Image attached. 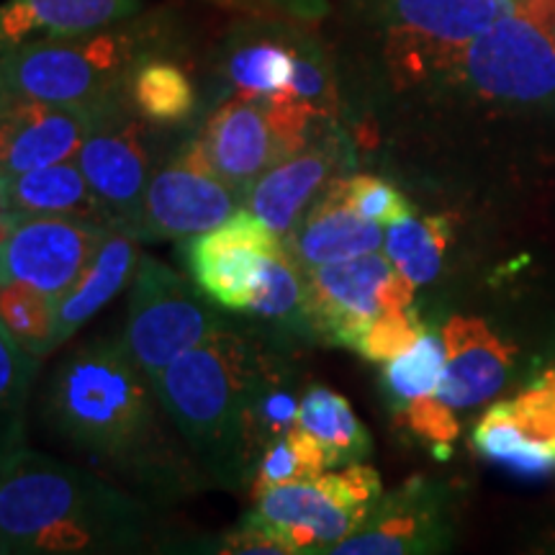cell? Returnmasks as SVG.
<instances>
[{"instance_id":"836d02e7","label":"cell","mask_w":555,"mask_h":555,"mask_svg":"<svg viewBox=\"0 0 555 555\" xmlns=\"http://www.w3.org/2000/svg\"><path fill=\"white\" fill-rule=\"evenodd\" d=\"M291 99L304 103L319 119H332L339 108L335 78L322 47L314 39L294 31V78H291Z\"/></svg>"},{"instance_id":"f1b7e54d","label":"cell","mask_w":555,"mask_h":555,"mask_svg":"<svg viewBox=\"0 0 555 555\" xmlns=\"http://www.w3.org/2000/svg\"><path fill=\"white\" fill-rule=\"evenodd\" d=\"M453 237L448 217H409L386 229L384 253L412 286L433 283L442 268V258Z\"/></svg>"},{"instance_id":"5bb4252c","label":"cell","mask_w":555,"mask_h":555,"mask_svg":"<svg viewBox=\"0 0 555 555\" xmlns=\"http://www.w3.org/2000/svg\"><path fill=\"white\" fill-rule=\"evenodd\" d=\"M453 543V519L446 489L416 476L380 496L363 527L335 545L337 555H422Z\"/></svg>"},{"instance_id":"7a4b0ae2","label":"cell","mask_w":555,"mask_h":555,"mask_svg":"<svg viewBox=\"0 0 555 555\" xmlns=\"http://www.w3.org/2000/svg\"><path fill=\"white\" fill-rule=\"evenodd\" d=\"M150 509L124 486L26 446L0 468V555L131 553Z\"/></svg>"},{"instance_id":"2e32d148","label":"cell","mask_w":555,"mask_h":555,"mask_svg":"<svg viewBox=\"0 0 555 555\" xmlns=\"http://www.w3.org/2000/svg\"><path fill=\"white\" fill-rule=\"evenodd\" d=\"M116 103L57 106V103L13 99L5 93L0 106V176L13 178L75 159L103 111Z\"/></svg>"},{"instance_id":"4fadbf2b","label":"cell","mask_w":555,"mask_h":555,"mask_svg":"<svg viewBox=\"0 0 555 555\" xmlns=\"http://www.w3.org/2000/svg\"><path fill=\"white\" fill-rule=\"evenodd\" d=\"M108 224L73 217H21L0 245V283L24 281L57 298L78 281Z\"/></svg>"},{"instance_id":"52a82bcc","label":"cell","mask_w":555,"mask_h":555,"mask_svg":"<svg viewBox=\"0 0 555 555\" xmlns=\"http://www.w3.org/2000/svg\"><path fill=\"white\" fill-rule=\"evenodd\" d=\"M227 327L219 307L198 286L150 255L131 278L127 327L121 343L152 384L185 350Z\"/></svg>"},{"instance_id":"d6986e66","label":"cell","mask_w":555,"mask_h":555,"mask_svg":"<svg viewBox=\"0 0 555 555\" xmlns=\"http://www.w3.org/2000/svg\"><path fill=\"white\" fill-rule=\"evenodd\" d=\"M384 237V227L360 217L339 193L337 178H332L327 189L311 201V206L283 242L298 268L307 273V270L327 266V262L380 253Z\"/></svg>"},{"instance_id":"603a6c76","label":"cell","mask_w":555,"mask_h":555,"mask_svg":"<svg viewBox=\"0 0 555 555\" xmlns=\"http://www.w3.org/2000/svg\"><path fill=\"white\" fill-rule=\"evenodd\" d=\"M11 221L21 217H73L114 224L108 208L82 176L78 159L5 178Z\"/></svg>"},{"instance_id":"d590c367","label":"cell","mask_w":555,"mask_h":555,"mask_svg":"<svg viewBox=\"0 0 555 555\" xmlns=\"http://www.w3.org/2000/svg\"><path fill=\"white\" fill-rule=\"evenodd\" d=\"M422 332H425V327L420 324L412 307L388 311V314L371 324V330L358 343L356 352L371 360V363H388L399 352H404L406 347H412Z\"/></svg>"},{"instance_id":"8992f818","label":"cell","mask_w":555,"mask_h":555,"mask_svg":"<svg viewBox=\"0 0 555 555\" xmlns=\"http://www.w3.org/2000/svg\"><path fill=\"white\" fill-rule=\"evenodd\" d=\"M317 114L291 95H232L214 111L198 139L221 180L234 191L247 193L270 168L294 157L309 144Z\"/></svg>"},{"instance_id":"8fae6325","label":"cell","mask_w":555,"mask_h":555,"mask_svg":"<svg viewBox=\"0 0 555 555\" xmlns=\"http://www.w3.org/2000/svg\"><path fill=\"white\" fill-rule=\"evenodd\" d=\"M245 206L208 163L201 139H191L172 163L150 178L139 217V240H189L219 227Z\"/></svg>"},{"instance_id":"277c9868","label":"cell","mask_w":555,"mask_h":555,"mask_svg":"<svg viewBox=\"0 0 555 555\" xmlns=\"http://www.w3.org/2000/svg\"><path fill=\"white\" fill-rule=\"evenodd\" d=\"M147 54H155L147 29L121 24L26 41L0 54V88L13 99L57 106H108L127 101L129 73Z\"/></svg>"},{"instance_id":"d4e9b609","label":"cell","mask_w":555,"mask_h":555,"mask_svg":"<svg viewBox=\"0 0 555 555\" xmlns=\"http://www.w3.org/2000/svg\"><path fill=\"white\" fill-rule=\"evenodd\" d=\"M124 99L139 119L163 127L191 119L198 101L185 69L157 54H147L137 62L129 73Z\"/></svg>"},{"instance_id":"b9f144b4","label":"cell","mask_w":555,"mask_h":555,"mask_svg":"<svg viewBox=\"0 0 555 555\" xmlns=\"http://www.w3.org/2000/svg\"><path fill=\"white\" fill-rule=\"evenodd\" d=\"M499 3H502L506 11H512V9H517V3H519V0H499Z\"/></svg>"},{"instance_id":"44dd1931","label":"cell","mask_w":555,"mask_h":555,"mask_svg":"<svg viewBox=\"0 0 555 555\" xmlns=\"http://www.w3.org/2000/svg\"><path fill=\"white\" fill-rule=\"evenodd\" d=\"M139 11L142 0H5L0 3V54L26 41L127 24Z\"/></svg>"},{"instance_id":"ffe728a7","label":"cell","mask_w":555,"mask_h":555,"mask_svg":"<svg viewBox=\"0 0 555 555\" xmlns=\"http://www.w3.org/2000/svg\"><path fill=\"white\" fill-rule=\"evenodd\" d=\"M139 234L134 229L114 221L103 234L99 249L86 270L67 291L54 298V343H67L80 327L116 298L134 278L139 266Z\"/></svg>"},{"instance_id":"7c38bea8","label":"cell","mask_w":555,"mask_h":555,"mask_svg":"<svg viewBox=\"0 0 555 555\" xmlns=\"http://www.w3.org/2000/svg\"><path fill=\"white\" fill-rule=\"evenodd\" d=\"M283 240L247 206L185 247L191 281L224 311H247L260 288L262 266Z\"/></svg>"},{"instance_id":"74e56055","label":"cell","mask_w":555,"mask_h":555,"mask_svg":"<svg viewBox=\"0 0 555 555\" xmlns=\"http://www.w3.org/2000/svg\"><path fill=\"white\" fill-rule=\"evenodd\" d=\"M219 553L229 555H288V547L262 519L249 512L242 522L219 540Z\"/></svg>"},{"instance_id":"4dcf8cb0","label":"cell","mask_w":555,"mask_h":555,"mask_svg":"<svg viewBox=\"0 0 555 555\" xmlns=\"http://www.w3.org/2000/svg\"><path fill=\"white\" fill-rule=\"evenodd\" d=\"M442 371H446V343L442 335L425 330L412 347L386 363L384 386L388 399L401 412L414 401L435 397Z\"/></svg>"},{"instance_id":"cb8c5ba5","label":"cell","mask_w":555,"mask_h":555,"mask_svg":"<svg viewBox=\"0 0 555 555\" xmlns=\"http://www.w3.org/2000/svg\"><path fill=\"white\" fill-rule=\"evenodd\" d=\"M224 78L234 95L268 99L288 93L294 78V31L286 26L240 31L227 50Z\"/></svg>"},{"instance_id":"60d3db41","label":"cell","mask_w":555,"mask_h":555,"mask_svg":"<svg viewBox=\"0 0 555 555\" xmlns=\"http://www.w3.org/2000/svg\"><path fill=\"white\" fill-rule=\"evenodd\" d=\"M11 229V211H9V191H5V176H0V245Z\"/></svg>"},{"instance_id":"7bdbcfd3","label":"cell","mask_w":555,"mask_h":555,"mask_svg":"<svg viewBox=\"0 0 555 555\" xmlns=\"http://www.w3.org/2000/svg\"><path fill=\"white\" fill-rule=\"evenodd\" d=\"M13 450H16V448H13ZM9 453H11V450L0 448V468H3V463H5V457H9Z\"/></svg>"},{"instance_id":"9a60e30c","label":"cell","mask_w":555,"mask_h":555,"mask_svg":"<svg viewBox=\"0 0 555 555\" xmlns=\"http://www.w3.org/2000/svg\"><path fill=\"white\" fill-rule=\"evenodd\" d=\"M131 114L127 101L103 111L75 159L111 217L137 232L152 176L142 127Z\"/></svg>"},{"instance_id":"8d00e7d4","label":"cell","mask_w":555,"mask_h":555,"mask_svg":"<svg viewBox=\"0 0 555 555\" xmlns=\"http://www.w3.org/2000/svg\"><path fill=\"white\" fill-rule=\"evenodd\" d=\"M404 425L422 437V440L435 442V446H450L457 437V416L442 406L435 397L420 399L406 409H401Z\"/></svg>"},{"instance_id":"ab89813d","label":"cell","mask_w":555,"mask_h":555,"mask_svg":"<svg viewBox=\"0 0 555 555\" xmlns=\"http://www.w3.org/2000/svg\"><path fill=\"white\" fill-rule=\"evenodd\" d=\"M519 13L538 21L543 29L555 39V0H527L525 5H517Z\"/></svg>"},{"instance_id":"e575fe53","label":"cell","mask_w":555,"mask_h":555,"mask_svg":"<svg viewBox=\"0 0 555 555\" xmlns=\"http://www.w3.org/2000/svg\"><path fill=\"white\" fill-rule=\"evenodd\" d=\"M337 189L360 217L376 221L380 227L399 224V221L414 217L409 201L391 183L376 176L337 178Z\"/></svg>"},{"instance_id":"9c48e42d","label":"cell","mask_w":555,"mask_h":555,"mask_svg":"<svg viewBox=\"0 0 555 555\" xmlns=\"http://www.w3.org/2000/svg\"><path fill=\"white\" fill-rule=\"evenodd\" d=\"M455 73L489 101L547 103L555 99V39L525 13H504L470 41Z\"/></svg>"},{"instance_id":"3957f363","label":"cell","mask_w":555,"mask_h":555,"mask_svg":"<svg viewBox=\"0 0 555 555\" xmlns=\"http://www.w3.org/2000/svg\"><path fill=\"white\" fill-rule=\"evenodd\" d=\"M262 350L258 339L221 327L155 378L157 397L201 474L224 489L249 483L242 425Z\"/></svg>"},{"instance_id":"d6a6232c","label":"cell","mask_w":555,"mask_h":555,"mask_svg":"<svg viewBox=\"0 0 555 555\" xmlns=\"http://www.w3.org/2000/svg\"><path fill=\"white\" fill-rule=\"evenodd\" d=\"M39 358L29 356L0 327V448L24 446V409L29 401Z\"/></svg>"},{"instance_id":"ac0fdd59","label":"cell","mask_w":555,"mask_h":555,"mask_svg":"<svg viewBox=\"0 0 555 555\" xmlns=\"http://www.w3.org/2000/svg\"><path fill=\"white\" fill-rule=\"evenodd\" d=\"M339 159L343 142L337 134H322V129H314L307 147L270 168L249 189L245 206L266 221L278 237L286 240L311 201L327 189Z\"/></svg>"},{"instance_id":"ee69618b","label":"cell","mask_w":555,"mask_h":555,"mask_svg":"<svg viewBox=\"0 0 555 555\" xmlns=\"http://www.w3.org/2000/svg\"><path fill=\"white\" fill-rule=\"evenodd\" d=\"M3 101H5V93H3V88H0V106H3Z\"/></svg>"},{"instance_id":"1f68e13d","label":"cell","mask_w":555,"mask_h":555,"mask_svg":"<svg viewBox=\"0 0 555 555\" xmlns=\"http://www.w3.org/2000/svg\"><path fill=\"white\" fill-rule=\"evenodd\" d=\"M324 470H327V455L322 446L314 440V435L296 425L260 455L253 478H249V499L260 496L262 491L275 489V486L311 481Z\"/></svg>"},{"instance_id":"484cf974","label":"cell","mask_w":555,"mask_h":555,"mask_svg":"<svg viewBox=\"0 0 555 555\" xmlns=\"http://www.w3.org/2000/svg\"><path fill=\"white\" fill-rule=\"evenodd\" d=\"M298 425L314 435L327 455V468L363 463L371 455V435L360 425L350 401L324 386H311L301 397Z\"/></svg>"},{"instance_id":"4316f807","label":"cell","mask_w":555,"mask_h":555,"mask_svg":"<svg viewBox=\"0 0 555 555\" xmlns=\"http://www.w3.org/2000/svg\"><path fill=\"white\" fill-rule=\"evenodd\" d=\"M474 446L486 461L515 476L543 478L555 474V453L519 427L509 401L486 409L474 429Z\"/></svg>"},{"instance_id":"30bf717a","label":"cell","mask_w":555,"mask_h":555,"mask_svg":"<svg viewBox=\"0 0 555 555\" xmlns=\"http://www.w3.org/2000/svg\"><path fill=\"white\" fill-rule=\"evenodd\" d=\"M388 57L406 80L455 73L466 47L506 9L499 0H386Z\"/></svg>"},{"instance_id":"6da1fadb","label":"cell","mask_w":555,"mask_h":555,"mask_svg":"<svg viewBox=\"0 0 555 555\" xmlns=\"http://www.w3.org/2000/svg\"><path fill=\"white\" fill-rule=\"evenodd\" d=\"M41 416L69 450L144 496L176 499L204 481L121 339H93L69 352L47 380Z\"/></svg>"},{"instance_id":"83f0119b","label":"cell","mask_w":555,"mask_h":555,"mask_svg":"<svg viewBox=\"0 0 555 555\" xmlns=\"http://www.w3.org/2000/svg\"><path fill=\"white\" fill-rule=\"evenodd\" d=\"M249 314L270 324L283 335L311 337L307 319V281L286 242L268 255L262 266L260 288L249 304Z\"/></svg>"},{"instance_id":"ba28073f","label":"cell","mask_w":555,"mask_h":555,"mask_svg":"<svg viewBox=\"0 0 555 555\" xmlns=\"http://www.w3.org/2000/svg\"><path fill=\"white\" fill-rule=\"evenodd\" d=\"M304 281L311 337L352 350L376 319L409 309L414 296L412 283L380 253L311 268Z\"/></svg>"},{"instance_id":"e0dca14e","label":"cell","mask_w":555,"mask_h":555,"mask_svg":"<svg viewBox=\"0 0 555 555\" xmlns=\"http://www.w3.org/2000/svg\"><path fill=\"white\" fill-rule=\"evenodd\" d=\"M446 371L435 399L450 412H466L496 397L509 376L515 350L504 345L481 319L453 317L442 327Z\"/></svg>"},{"instance_id":"5b68a950","label":"cell","mask_w":555,"mask_h":555,"mask_svg":"<svg viewBox=\"0 0 555 555\" xmlns=\"http://www.w3.org/2000/svg\"><path fill=\"white\" fill-rule=\"evenodd\" d=\"M380 496L378 470L352 463L311 481L262 491L253 499V512L283 540L288 555L332 553L363 527Z\"/></svg>"},{"instance_id":"f546056e","label":"cell","mask_w":555,"mask_h":555,"mask_svg":"<svg viewBox=\"0 0 555 555\" xmlns=\"http://www.w3.org/2000/svg\"><path fill=\"white\" fill-rule=\"evenodd\" d=\"M0 327L34 358H44L54 343V296L24 281L0 283Z\"/></svg>"},{"instance_id":"f35d334b","label":"cell","mask_w":555,"mask_h":555,"mask_svg":"<svg viewBox=\"0 0 555 555\" xmlns=\"http://www.w3.org/2000/svg\"><path fill=\"white\" fill-rule=\"evenodd\" d=\"M237 3L258 5V9H273L301 21H314L327 11V0H237Z\"/></svg>"},{"instance_id":"7402d4cb","label":"cell","mask_w":555,"mask_h":555,"mask_svg":"<svg viewBox=\"0 0 555 555\" xmlns=\"http://www.w3.org/2000/svg\"><path fill=\"white\" fill-rule=\"evenodd\" d=\"M298 412H301V391H298L294 367L286 363L281 352L266 347L253 384H249L245 425H242V446H245L249 478H253V470L266 448L298 425Z\"/></svg>"}]
</instances>
